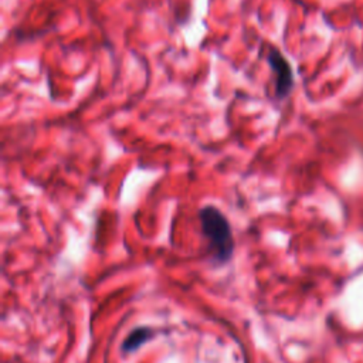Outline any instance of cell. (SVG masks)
Here are the masks:
<instances>
[{
	"label": "cell",
	"instance_id": "7a4b0ae2",
	"mask_svg": "<svg viewBox=\"0 0 363 363\" xmlns=\"http://www.w3.org/2000/svg\"><path fill=\"white\" fill-rule=\"evenodd\" d=\"M267 63L274 73L275 97L278 100L287 98L294 88V76L289 63L275 47H271L268 50Z\"/></svg>",
	"mask_w": 363,
	"mask_h": 363
},
{
	"label": "cell",
	"instance_id": "3957f363",
	"mask_svg": "<svg viewBox=\"0 0 363 363\" xmlns=\"http://www.w3.org/2000/svg\"><path fill=\"white\" fill-rule=\"evenodd\" d=\"M152 335L154 332L149 328H138L125 339L122 349L125 352H134L138 347H141L148 339H151Z\"/></svg>",
	"mask_w": 363,
	"mask_h": 363
},
{
	"label": "cell",
	"instance_id": "6da1fadb",
	"mask_svg": "<svg viewBox=\"0 0 363 363\" xmlns=\"http://www.w3.org/2000/svg\"><path fill=\"white\" fill-rule=\"evenodd\" d=\"M202 231L209 240V244L219 261H226L231 257L234 240L227 217L214 206H204L199 212Z\"/></svg>",
	"mask_w": 363,
	"mask_h": 363
}]
</instances>
